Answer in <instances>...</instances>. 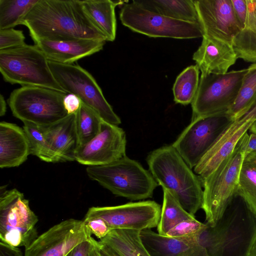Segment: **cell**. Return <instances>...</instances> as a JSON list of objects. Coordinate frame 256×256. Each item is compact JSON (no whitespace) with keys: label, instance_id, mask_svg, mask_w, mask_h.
Returning <instances> with one entry per match:
<instances>
[{"label":"cell","instance_id":"17","mask_svg":"<svg viewBox=\"0 0 256 256\" xmlns=\"http://www.w3.org/2000/svg\"><path fill=\"white\" fill-rule=\"evenodd\" d=\"M256 119L244 115L236 120L221 134L216 141L194 168L200 180L209 176L235 149Z\"/></svg>","mask_w":256,"mask_h":256},{"label":"cell","instance_id":"14","mask_svg":"<svg viewBox=\"0 0 256 256\" xmlns=\"http://www.w3.org/2000/svg\"><path fill=\"white\" fill-rule=\"evenodd\" d=\"M92 234L84 220L70 218L54 225L25 248L24 256H66Z\"/></svg>","mask_w":256,"mask_h":256},{"label":"cell","instance_id":"4","mask_svg":"<svg viewBox=\"0 0 256 256\" xmlns=\"http://www.w3.org/2000/svg\"><path fill=\"white\" fill-rule=\"evenodd\" d=\"M249 135L246 132L232 154L209 176L200 180L203 188L204 210L206 224L214 226L238 194L240 173Z\"/></svg>","mask_w":256,"mask_h":256},{"label":"cell","instance_id":"3","mask_svg":"<svg viewBox=\"0 0 256 256\" xmlns=\"http://www.w3.org/2000/svg\"><path fill=\"white\" fill-rule=\"evenodd\" d=\"M146 162L158 185L168 192L185 210L194 216L202 208L203 188L200 179L172 144L151 152Z\"/></svg>","mask_w":256,"mask_h":256},{"label":"cell","instance_id":"2","mask_svg":"<svg viewBox=\"0 0 256 256\" xmlns=\"http://www.w3.org/2000/svg\"><path fill=\"white\" fill-rule=\"evenodd\" d=\"M194 239L208 256H250L256 242V216L238 193L214 226Z\"/></svg>","mask_w":256,"mask_h":256},{"label":"cell","instance_id":"6","mask_svg":"<svg viewBox=\"0 0 256 256\" xmlns=\"http://www.w3.org/2000/svg\"><path fill=\"white\" fill-rule=\"evenodd\" d=\"M0 72L4 80L12 84L42 87L66 93L55 80L46 56L36 44H25L0 50Z\"/></svg>","mask_w":256,"mask_h":256},{"label":"cell","instance_id":"35","mask_svg":"<svg viewBox=\"0 0 256 256\" xmlns=\"http://www.w3.org/2000/svg\"><path fill=\"white\" fill-rule=\"evenodd\" d=\"M22 30L14 28L0 30V50L18 46L25 44Z\"/></svg>","mask_w":256,"mask_h":256},{"label":"cell","instance_id":"15","mask_svg":"<svg viewBox=\"0 0 256 256\" xmlns=\"http://www.w3.org/2000/svg\"><path fill=\"white\" fill-rule=\"evenodd\" d=\"M126 146L124 130L102 120L98 134L78 148L76 161L88 166L107 164L126 156Z\"/></svg>","mask_w":256,"mask_h":256},{"label":"cell","instance_id":"33","mask_svg":"<svg viewBox=\"0 0 256 256\" xmlns=\"http://www.w3.org/2000/svg\"><path fill=\"white\" fill-rule=\"evenodd\" d=\"M102 118L92 108L82 102L76 113V123L80 146L92 140L99 132Z\"/></svg>","mask_w":256,"mask_h":256},{"label":"cell","instance_id":"32","mask_svg":"<svg viewBox=\"0 0 256 256\" xmlns=\"http://www.w3.org/2000/svg\"><path fill=\"white\" fill-rule=\"evenodd\" d=\"M39 0H0V30L14 28Z\"/></svg>","mask_w":256,"mask_h":256},{"label":"cell","instance_id":"19","mask_svg":"<svg viewBox=\"0 0 256 256\" xmlns=\"http://www.w3.org/2000/svg\"><path fill=\"white\" fill-rule=\"evenodd\" d=\"M105 41L78 39L66 40H37L35 44L48 61L72 64L102 50Z\"/></svg>","mask_w":256,"mask_h":256},{"label":"cell","instance_id":"37","mask_svg":"<svg viewBox=\"0 0 256 256\" xmlns=\"http://www.w3.org/2000/svg\"><path fill=\"white\" fill-rule=\"evenodd\" d=\"M231 1L234 14L243 28L247 16L246 0H231Z\"/></svg>","mask_w":256,"mask_h":256},{"label":"cell","instance_id":"21","mask_svg":"<svg viewBox=\"0 0 256 256\" xmlns=\"http://www.w3.org/2000/svg\"><path fill=\"white\" fill-rule=\"evenodd\" d=\"M44 134L56 154L58 162L76 160L80 146L76 123V114L47 126H40Z\"/></svg>","mask_w":256,"mask_h":256},{"label":"cell","instance_id":"31","mask_svg":"<svg viewBox=\"0 0 256 256\" xmlns=\"http://www.w3.org/2000/svg\"><path fill=\"white\" fill-rule=\"evenodd\" d=\"M23 124L22 128L29 142L30 154L46 162H58V158L44 136L42 127L27 122Z\"/></svg>","mask_w":256,"mask_h":256},{"label":"cell","instance_id":"22","mask_svg":"<svg viewBox=\"0 0 256 256\" xmlns=\"http://www.w3.org/2000/svg\"><path fill=\"white\" fill-rule=\"evenodd\" d=\"M30 154L26 135L18 125L6 122H0V167L18 166Z\"/></svg>","mask_w":256,"mask_h":256},{"label":"cell","instance_id":"41","mask_svg":"<svg viewBox=\"0 0 256 256\" xmlns=\"http://www.w3.org/2000/svg\"><path fill=\"white\" fill-rule=\"evenodd\" d=\"M252 152H256V134L249 135L245 155Z\"/></svg>","mask_w":256,"mask_h":256},{"label":"cell","instance_id":"1","mask_svg":"<svg viewBox=\"0 0 256 256\" xmlns=\"http://www.w3.org/2000/svg\"><path fill=\"white\" fill-rule=\"evenodd\" d=\"M20 24L28 28L34 42L78 39L108 41L80 0H39Z\"/></svg>","mask_w":256,"mask_h":256},{"label":"cell","instance_id":"27","mask_svg":"<svg viewBox=\"0 0 256 256\" xmlns=\"http://www.w3.org/2000/svg\"><path fill=\"white\" fill-rule=\"evenodd\" d=\"M238 193L256 216V152L244 156L240 173Z\"/></svg>","mask_w":256,"mask_h":256},{"label":"cell","instance_id":"29","mask_svg":"<svg viewBox=\"0 0 256 256\" xmlns=\"http://www.w3.org/2000/svg\"><path fill=\"white\" fill-rule=\"evenodd\" d=\"M200 71L196 64L192 65L186 68L177 76L172 87L176 103L184 106L192 104L198 89Z\"/></svg>","mask_w":256,"mask_h":256},{"label":"cell","instance_id":"39","mask_svg":"<svg viewBox=\"0 0 256 256\" xmlns=\"http://www.w3.org/2000/svg\"><path fill=\"white\" fill-rule=\"evenodd\" d=\"M94 239L92 237L90 240L80 242L72 249L66 256H88Z\"/></svg>","mask_w":256,"mask_h":256},{"label":"cell","instance_id":"47","mask_svg":"<svg viewBox=\"0 0 256 256\" xmlns=\"http://www.w3.org/2000/svg\"><path fill=\"white\" fill-rule=\"evenodd\" d=\"M250 256H256V242L252 248Z\"/></svg>","mask_w":256,"mask_h":256},{"label":"cell","instance_id":"42","mask_svg":"<svg viewBox=\"0 0 256 256\" xmlns=\"http://www.w3.org/2000/svg\"><path fill=\"white\" fill-rule=\"evenodd\" d=\"M100 248L102 256H120L110 248L100 242Z\"/></svg>","mask_w":256,"mask_h":256},{"label":"cell","instance_id":"13","mask_svg":"<svg viewBox=\"0 0 256 256\" xmlns=\"http://www.w3.org/2000/svg\"><path fill=\"white\" fill-rule=\"evenodd\" d=\"M160 214V206L156 202L140 201L116 206H92L88 210L84 220L100 218L110 230H142L157 226Z\"/></svg>","mask_w":256,"mask_h":256},{"label":"cell","instance_id":"16","mask_svg":"<svg viewBox=\"0 0 256 256\" xmlns=\"http://www.w3.org/2000/svg\"><path fill=\"white\" fill-rule=\"evenodd\" d=\"M194 2L204 36L232 46L234 38L242 27L231 0H196Z\"/></svg>","mask_w":256,"mask_h":256},{"label":"cell","instance_id":"23","mask_svg":"<svg viewBox=\"0 0 256 256\" xmlns=\"http://www.w3.org/2000/svg\"><path fill=\"white\" fill-rule=\"evenodd\" d=\"M132 2L148 10L168 18L199 24L192 0H134Z\"/></svg>","mask_w":256,"mask_h":256},{"label":"cell","instance_id":"12","mask_svg":"<svg viewBox=\"0 0 256 256\" xmlns=\"http://www.w3.org/2000/svg\"><path fill=\"white\" fill-rule=\"evenodd\" d=\"M248 68L224 74H201L192 102V118L228 111L234 104Z\"/></svg>","mask_w":256,"mask_h":256},{"label":"cell","instance_id":"28","mask_svg":"<svg viewBox=\"0 0 256 256\" xmlns=\"http://www.w3.org/2000/svg\"><path fill=\"white\" fill-rule=\"evenodd\" d=\"M162 190L163 204L157 230L159 234L166 236L170 229L180 222L196 218L185 210L168 192Z\"/></svg>","mask_w":256,"mask_h":256},{"label":"cell","instance_id":"38","mask_svg":"<svg viewBox=\"0 0 256 256\" xmlns=\"http://www.w3.org/2000/svg\"><path fill=\"white\" fill-rule=\"evenodd\" d=\"M82 101L76 95L67 94L64 97L63 104L68 114H76L81 105Z\"/></svg>","mask_w":256,"mask_h":256},{"label":"cell","instance_id":"24","mask_svg":"<svg viewBox=\"0 0 256 256\" xmlns=\"http://www.w3.org/2000/svg\"><path fill=\"white\" fill-rule=\"evenodd\" d=\"M125 2L110 0H82L84 9L94 23L106 35L108 41L114 40L116 32V7Z\"/></svg>","mask_w":256,"mask_h":256},{"label":"cell","instance_id":"34","mask_svg":"<svg viewBox=\"0 0 256 256\" xmlns=\"http://www.w3.org/2000/svg\"><path fill=\"white\" fill-rule=\"evenodd\" d=\"M206 224L196 218L180 222L170 229L166 236L179 238H194L205 228Z\"/></svg>","mask_w":256,"mask_h":256},{"label":"cell","instance_id":"26","mask_svg":"<svg viewBox=\"0 0 256 256\" xmlns=\"http://www.w3.org/2000/svg\"><path fill=\"white\" fill-rule=\"evenodd\" d=\"M140 231L112 230L100 242L110 248L120 256H151L141 240Z\"/></svg>","mask_w":256,"mask_h":256},{"label":"cell","instance_id":"7","mask_svg":"<svg viewBox=\"0 0 256 256\" xmlns=\"http://www.w3.org/2000/svg\"><path fill=\"white\" fill-rule=\"evenodd\" d=\"M66 93L35 86L14 90L8 102L13 116L39 126L53 124L66 117L63 100Z\"/></svg>","mask_w":256,"mask_h":256},{"label":"cell","instance_id":"8","mask_svg":"<svg viewBox=\"0 0 256 256\" xmlns=\"http://www.w3.org/2000/svg\"><path fill=\"white\" fill-rule=\"evenodd\" d=\"M38 222L29 201L16 188H0V241L18 247L30 244L38 236Z\"/></svg>","mask_w":256,"mask_h":256},{"label":"cell","instance_id":"30","mask_svg":"<svg viewBox=\"0 0 256 256\" xmlns=\"http://www.w3.org/2000/svg\"><path fill=\"white\" fill-rule=\"evenodd\" d=\"M256 96V64L248 68L238 96L228 112L236 120L243 116Z\"/></svg>","mask_w":256,"mask_h":256},{"label":"cell","instance_id":"43","mask_svg":"<svg viewBox=\"0 0 256 256\" xmlns=\"http://www.w3.org/2000/svg\"><path fill=\"white\" fill-rule=\"evenodd\" d=\"M100 242L94 239L90 250L88 256H102L100 252Z\"/></svg>","mask_w":256,"mask_h":256},{"label":"cell","instance_id":"40","mask_svg":"<svg viewBox=\"0 0 256 256\" xmlns=\"http://www.w3.org/2000/svg\"><path fill=\"white\" fill-rule=\"evenodd\" d=\"M0 256H23V254L18 247L0 241Z\"/></svg>","mask_w":256,"mask_h":256},{"label":"cell","instance_id":"10","mask_svg":"<svg viewBox=\"0 0 256 256\" xmlns=\"http://www.w3.org/2000/svg\"><path fill=\"white\" fill-rule=\"evenodd\" d=\"M48 64L55 80L66 93L76 95L103 120L116 126L122 123L96 80L88 71L74 64L48 61Z\"/></svg>","mask_w":256,"mask_h":256},{"label":"cell","instance_id":"25","mask_svg":"<svg viewBox=\"0 0 256 256\" xmlns=\"http://www.w3.org/2000/svg\"><path fill=\"white\" fill-rule=\"evenodd\" d=\"M248 10L244 28L235 36L232 48L238 58L256 64V0H246Z\"/></svg>","mask_w":256,"mask_h":256},{"label":"cell","instance_id":"36","mask_svg":"<svg viewBox=\"0 0 256 256\" xmlns=\"http://www.w3.org/2000/svg\"><path fill=\"white\" fill-rule=\"evenodd\" d=\"M84 222L92 234H94L100 240L107 236L111 230L106 222L100 218H93Z\"/></svg>","mask_w":256,"mask_h":256},{"label":"cell","instance_id":"18","mask_svg":"<svg viewBox=\"0 0 256 256\" xmlns=\"http://www.w3.org/2000/svg\"><path fill=\"white\" fill-rule=\"evenodd\" d=\"M192 59L202 72L224 74L236 62L238 58L232 48L226 42L204 36Z\"/></svg>","mask_w":256,"mask_h":256},{"label":"cell","instance_id":"5","mask_svg":"<svg viewBox=\"0 0 256 256\" xmlns=\"http://www.w3.org/2000/svg\"><path fill=\"white\" fill-rule=\"evenodd\" d=\"M86 172L114 194L133 200L152 198L158 186L150 171L126 156L107 164L87 166Z\"/></svg>","mask_w":256,"mask_h":256},{"label":"cell","instance_id":"46","mask_svg":"<svg viewBox=\"0 0 256 256\" xmlns=\"http://www.w3.org/2000/svg\"><path fill=\"white\" fill-rule=\"evenodd\" d=\"M249 130L251 132L256 134V119L252 122Z\"/></svg>","mask_w":256,"mask_h":256},{"label":"cell","instance_id":"20","mask_svg":"<svg viewBox=\"0 0 256 256\" xmlns=\"http://www.w3.org/2000/svg\"><path fill=\"white\" fill-rule=\"evenodd\" d=\"M140 236L151 256H208L194 238H171L150 228L141 230Z\"/></svg>","mask_w":256,"mask_h":256},{"label":"cell","instance_id":"9","mask_svg":"<svg viewBox=\"0 0 256 256\" xmlns=\"http://www.w3.org/2000/svg\"><path fill=\"white\" fill-rule=\"evenodd\" d=\"M235 120L228 110L192 118L172 145L194 168Z\"/></svg>","mask_w":256,"mask_h":256},{"label":"cell","instance_id":"44","mask_svg":"<svg viewBox=\"0 0 256 256\" xmlns=\"http://www.w3.org/2000/svg\"><path fill=\"white\" fill-rule=\"evenodd\" d=\"M244 115H248L256 119V96L249 109Z\"/></svg>","mask_w":256,"mask_h":256},{"label":"cell","instance_id":"45","mask_svg":"<svg viewBox=\"0 0 256 256\" xmlns=\"http://www.w3.org/2000/svg\"><path fill=\"white\" fill-rule=\"evenodd\" d=\"M6 111V104L4 96L0 94V116H2L5 115Z\"/></svg>","mask_w":256,"mask_h":256},{"label":"cell","instance_id":"11","mask_svg":"<svg viewBox=\"0 0 256 256\" xmlns=\"http://www.w3.org/2000/svg\"><path fill=\"white\" fill-rule=\"evenodd\" d=\"M120 18L125 26L150 37L190 39L204 36L199 24L168 18L132 2L122 5Z\"/></svg>","mask_w":256,"mask_h":256}]
</instances>
